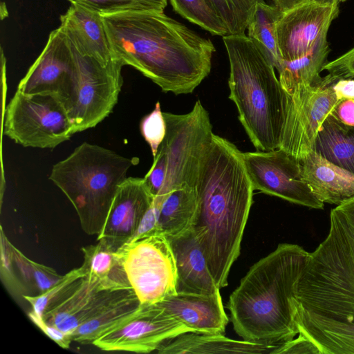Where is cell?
<instances>
[{
  "instance_id": "obj_20",
  "label": "cell",
  "mask_w": 354,
  "mask_h": 354,
  "mask_svg": "<svg viewBox=\"0 0 354 354\" xmlns=\"http://www.w3.org/2000/svg\"><path fill=\"white\" fill-rule=\"evenodd\" d=\"M156 304L194 333L224 334L229 322L220 290L209 295L177 292Z\"/></svg>"
},
{
  "instance_id": "obj_1",
  "label": "cell",
  "mask_w": 354,
  "mask_h": 354,
  "mask_svg": "<svg viewBox=\"0 0 354 354\" xmlns=\"http://www.w3.org/2000/svg\"><path fill=\"white\" fill-rule=\"evenodd\" d=\"M114 59L133 67L162 91L192 93L209 74L213 42L164 12L103 15Z\"/></svg>"
},
{
  "instance_id": "obj_36",
  "label": "cell",
  "mask_w": 354,
  "mask_h": 354,
  "mask_svg": "<svg viewBox=\"0 0 354 354\" xmlns=\"http://www.w3.org/2000/svg\"><path fill=\"white\" fill-rule=\"evenodd\" d=\"M11 243L4 234L3 228L1 227V277L8 290L15 294L23 296L25 295L24 290L21 286L15 272L12 252L10 248Z\"/></svg>"
},
{
  "instance_id": "obj_5",
  "label": "cell",
  "mask_w": 354,
  "mask_h": 354,
  "mask_svg": "<svg viewBox=\"0 0 354 354\" xmlns=\"http://www.w3.org/2000/svg\"><path fill=\"white\" fill-rule=\"evenodd\" d=\"M230 63L229 98L257 151L278 149L286 109V93L274 68L246 34L223 37Z\"/></svg>"
},
{
  "instance_id": "obj_29",
  "label": "cell",
  "mask_w": 354,
  "mask_h": 354,
  "mask_svg": "<svg viewBox=\"0 0 354 354\" xmlns=\"http://www.w3.org/2000/svg\"><path fill=\"white\" fill-rule=\"evenodd\" d=\"M141 304L132 288L102 311L80 324L71 335L73 342L93 344L133 313Z\"/></svg>"
},
{
  "instance_id": "obj_31",
  "label": "cell",
  "mask_w": 354,
  "mask_h": 354,
  "mask_svg": "<svg viewBox=\"0 0 354 354\" xmlns=\"http://www.w3.org/2000/svg\"><path fill=\"white\" fill-rule=\"evenodd\" d=\"M174 10L212 35L223 37L227 29L208 0H169Z\"/></svg>"
},
{
  "instance_id": "obj_42",
  "label": "cell",
  "mask_w": 354,
  "mask_h": 354,
  "mask_svg": "<svg viewBox=\"0 0 354 354\" xmlns=\"http://www.w3.org/2000/svg\"><path fill=\"white\" fill-rule=\"evenodd\" d=\"M274 5L277 6L282 12L291 8L304 0H272Z\"/></svg>"
},
{
  "instance_id": "obj_40",
  "label": "cell",
  "mask_w": 354,
  "mask_h": 354,
  "mask_svg": "<svg viewBox=\"0 0 354 354\" xmlns=\"http://www.w3.org/2000/svg\"><path fill=\"white\" fill-rule=\"evenodd\" d=\"M328 84L337 100H354V77L344 78L326 75Z\"/></svg>"
},
{
  "instance_id": "obj_43",
  "label": "cell",
  "mask_w": 354,
  "mask_h": 354,
  "mask_svg": "<svg viewBox=\"0 0 354 354\" xmlns=\"http://www.w3.org/2000/svg\"><path fill=\"white\" fill-rule=\"evenodd\" d=\"M317 2L320 4L328 5V6H339L341 2H344L346 0H310Z\"/></svg>"
},
{
  "instance_id": "obj_19",
  "label": "cell",
  "mask_w": 354,
  "mask_h": 354,
  "mask_svg": "<svg viewBox=\"0 0 354 354\" xmlns=\"http://www.w3.org/2000/svg\"><path fill=\"white\" fill-rule=\"evenodd\" d=\"M59 27L82 56L93 59L102 65H107L114 59L102 14L71 3L60 17Z\"/></svg>"
},
{
  "instance_id": "obj_27",
  "label": "cell",
  "mask_w": 354,
  "mask_h": 354,
  "mask_svg": "<svg viewBox=\"0 0 354 354\" xmlns=\"http://www.w3.org/2000/svg\"><path fill=\"white\" fill-rule=\"evenodd\" d=\"M81 248L84 256L82 266L86 276L99 281L104 290H118L131 288L122 260L100 241Z\"/></svg>"
},
{
  "instance_id": "obj_28",
  "label": "cell",
  "mask_w": 354,
  "mask_h": 354,
  "mask_svg": "<svg viewBox=\"0 0 354 354\" xmlns=\"http://www.w3.org/2000/svg\"><path fill=\"white\" fill-rule=\"evenodd\" d=\"M281 13L277 6L269 5L262 0L256 4L247 26V36L277 72L281 70L283 63L277 35V23Z\"/></svg>"
},
{
  "instance_id": "obj_22",
  "label": "cell",
  "mask_w": 354,
  "mask_h": 354,
  "mask_svg": "<svg viewBox=\"0 0 354 354\" xmlns=\"http://www.w3.org/2000/svg\"><path fill=\"white\" fill-rule=\"evenodd\" d=\"M300 162L305 181L320 201L339 205L354 198V175L313 150Z\"/></svg>"
},
{
  "instance_id": "obj_37",
  "label": "cell",
  "mask_w": 354,
  "mask_h": 354,
  "mask_svg": "<svg viewBox=\"0 0 354 354\" xmlns=\"http://www.w3.org/2000/svg\"><path fill=\"white\" fill-rule=\"evenodd\" d=\"M160 205L161 204L153 199L130 241L149 236L157 233H162L158 223Z\"/></svg>"
},
{
  "instance_id": "obj_16",
  "label": "cell",
  "mask_w": 354,
  "mask_h": 354,
  "mask_svg": "<svg viewBox=\"0 0 354 354\" xmlns=\"http://www.w3.org/2000/svg\"><path fill=\"white\" fill-rule=\"evenodd\" d=\"M75 71L73 48L59 26L49 34L43 50L20 80L17 90L26 93H66Z\"/></svg>"
},
{
  "instance_id": "obj_35",
  "label": "cell",
  "mask_w": 354,
  "mask_h": 354,
  "mask_svg": "<svg viewBox=\"0 0 354 354\" xmlns=\"http://www.w3.org/2000/svg\"><path fill=\"white\" fill-rule=\"evenodd\" d=\"M140 132L150 147L153 157L166 135V122L159 102L154 109L144 116L140 124Z\"/></svg>"
},
{
  "instance_id": "obj_13",
  "label": "cell",
  "mask_w": 354,
  "mask_h": 354,
  "mask_svg": "<svg viewBox=\"0 0 354 354\" xmlns=\"http://www.w3.org/2000/svg\"><path fill=\"white\" fill-rule=\"evenodd\" d=\"M189 332L194 331L158 304H141L93 344L105 351L151 353L165 342Z\"/></svg>"
},
{
  "instance_id": "obj_24",
  "label": "cell",
  "mask_w": 354,
  "mask_h": 354,
  "mask_svg": "<svg viewBox=\"0 0 354 354\" xmlns=\"http://www.w3.org/2000/svg\"><path fill=\"white\" fill-rule=\"evenodd\" d=\"M313 150L354 175V127L340 123L328 115L316 136Z\"/></svg>"
},
{
  "instance_id": "obj_6",
  "label": "cell",
  "mask_w": 354,
  "mask_h": 354,
  "mask_svg": "<svg viewBox=\"0 0 354 354\" xmlns=\"http://www.w3.org/2000/svg\"><path fill=\"white\" fill-rule=\"evenodd\" d=\"M134 163V158L84 142L53 165L49 178L74 207L84 232L97 236Z\"/></svg>"
},
{
  "instance_id": "obj_38",
  "label": "cell",
  "mask_w": 354,
  "mask_h": 354,
  "mask_svg": "<svg viewBox=\"0 0 354 354\" xmlns=\"http://www.w3.org/2000/svg\"><path fill=\"white\" fill-rule=\"evenodd\" d=\"M323 70L328 74L338 77H354V48L337 59L326 62Z\"/></svg>"
},
{
  "instance_id": "obj_8",
  "label": "cell",
  "mask_w": 354,
  "mask_h": 354,
  "mask_svg": "<svg viewBox=\"0 0 354 354\" xmlns=\"http://www.w3.org/2000/svg\"><path fill=\"white\" fill-rule=\"evenodd\" d=\"M3 133L25 147L54 149L75 134L61 96L17 89L6 107Z\"/></svg>"
},
{
  "instance_id": "obj_2",
  "label": "cell",
  "mask_w": 354,
  "mask_h": 354,
  "mask_svg": "<svg viewBox=\"0 0 354 354\" xmlns=\"http://www.w3.org/2000/svg\"><path fill=\"white\" fill-rule=\"evenodd\" d=\"M192 227L209 270L221 289L227 286L240 254L254 191L243 154L233 143L214 134L198 182Z\"/></svg>"
},
{
  "instance_id": "obj_30",
  "label": "cell",
  "mask_w": 354,
  "mask_h": 354,
  "mask_svg": "<svg viewBox=\"0 0 354 354\" xmlns=\"http://www.w3.org/2000/svg\"><path fill=\"white\" fill-rule=\"evenodd\" d=\"M16 274L24 288L25 295L37 296L44 293L63 277L51 267L37 263L10 244Z\"/></svg>"
},
{
  "instance_id": "obj_25",
  "label": "cell",
  "mask_w": 354,
  "mask_h": 354,
  "mask_svg": "<svg viewBox=\"0 0 354 354\" xmlns=\"http://www.w3.org/2000/svg\"><path fill=\"white\" fill-rule=\"evenodd\" d=\"M197 209L196 187L183 185L169 192L160 205L159 227L168 239L192 230Z\"/></svg>"
},
{
  "instance_id": "obj_34",
  "label": "cell",
  "mask_w": 354,
  "mask_h": 354,
  "mask_svg": "<svg viewBox=\"0 0 354 354\" xmlns=\"http://www.w3.org/2000/svg\"><path fill=\"white\" fill-rule=\"evenodd\" d=\"M102 15L129 11L164 12L167 0H68Z\"/></svg>"
},
{
  "instance_id": "obj_15",
  "label": "cell",
  "mask_w": 354,
  "mask_h": 354,
  "mask_svg": "<svg viewBox=\"0 0 354 354\" xmlns=\"http://www.w3.org/2000/svg\"><path fill=\"white\" fill-rule=\"evenodd\" d=\"M293 315L297 335L273 354H354V322L334 320L296 308Z\"/></svg>"
},
{
  "instance_id": "obj_3",
  "label": "cell",
  "mask_w": 354,
  "mask_h": 354,
  "mask_svg": "<svg viewBox=\"0 0 354 354\" xmlns=\"http://www.w3.org/2000/svg\"><path fill=\"white\" fill-rule=\"evenodd\" d=\"M309 257L299 245L281 243L241 279L226 307L243 340L281 346L297 335L292 299Z\"/></svg>"
},
{
  "instance_id": "obj_10",
  "label": "cell",
  "mask_w": 354,
  "mask_h": 354,
  "mask_svg": "<svg viewBox=\"0 0 354 354\" xmlns=\"http://www.w3.org/2000/svg\"><path fill=\"white\" fill-rule=\"evenodd\" d=\"M117 252L141 304H156L177 293L176 259L163 233L129 241Z\"/></svg>"
},
{
  "instance_id": "obj_21",
  "label": "cell",
  "mask_w": 354,
  "mask_h": 354,
  "mask_svg": "<svg viewBox=\"0 0 354 354\" xmlns=\"http://www.w3.org/2000/svg\"><path fill=\"white\" fill-rule=\"evenodd\" d=\"M169 239L176 263L177 292L209 295L220 290L193 230Z\"/></svg>"
},
{
  "instance_id": "obj_23",
  "label": "cell",
  "mask_w": 354,
  "mask_h": 354,
  "mask_svg": "<svg viewBox=\"0 0 354 354\" xmlns=\"http://www.w3.org/2000/svg\"><path fill=\"white\" fill-rule=\"evenodd\" d=\"M279 346L232 339L224 334L189 332L165 342L155 352L160 354H273Z\"/></svg>"
},
{
  "instance_id": "obj_4",
  "label": "cell",
  "mask_w": 354,
  "mask_h": 354,
  "mask_svg": "<svg viewBox=\"0 0 354 354\" xmlns=\"http://www.w3.org/2000/svg\"><path fill=\"white\" fill-rule=\"evenodd\" d=\"M292 305L318 316L354 322V198L330 211L328 234L310 252Z\"/></svg>"
},
{
  "instance_id": "obj_7",
  "label": "cell",
  "mask_w": 354,
  "mask_h": 354,
  "mask_svg": "<svg viewBox=\"0 0 354 354\" xmlns=\"http://www.w3.org/2000/svg\"><path fill=\"white\" fill-rule=\"evenodd\" d=\"M166 135L144 179L158 202L172 190L196 187L214 133L209 113L200 100L185 114L163 112Z\"/></svg>"
},
{
  "instance_id": "obj_17",
  "label": "cell",
  "mask_w": 354,
  "mask_h": 354,
  "mask_svg": "<svg viewBox=\"0 0 354 354\" xmlns=\"http://www.w3.org/2000/svg\"><path fill=\"white\" fill-rule=\"evenodd\" d=\"M153 198L144 178L127 177L118 187L97 241L119 250L131 241Z\"/></svg>"
},
{
  "instance_id": "obj_32",
  "label": "cell",
  "mask_w": 354,
  "mask_h": 354,
  "mask_svg": "<svg viewBox=\"0 0 354 354\" xmlns=\"http://www.w3.org/2000/svg\"><path fill=\"white\" fill-rule=\"evenodd\" d=\"M86 276L82 266L75 268L63 275L62 278L44 293L37 295H24L23 298L30 305L32 310L42 317L48 310L62 302L80 283Z\"/></svg>"
},
{
  "instance_id": "obj_39",
  "label": "cell",
  "mask_w": 354,
  "mask_h": 354,
  "mask_svg": "<svg viewBox=\"0 0 354 354\" xmlns=\"http://www.w3.org/2000/svg\"><path fill=\"white\" fill-rule=\"evenodd\" d=\"M30 320L39 328L48 337L53 340L62 348H68L73 341L71 335L63 332L58 328L47 324L42 317L37 315L32 311L28 314Z\"/></svg>"
},
{
  "instance_id": "obj_9",
  "label": "cell",
  "mask_w": 354,
  "mask_h": 354,
  "mask_svg": "<svg viewBox=\"0 0 354 354\" xmlns=\"http://www.w3.org/2000/svg\"><path fill=\"white\" fill-rule=\"evenodd\" d=\"M71 46L75 71L62 99L76 133L95 127L112 113L123 84L124 65L115 59L102 65Z\"/></svg>"
},
{
  "instance_id": "obj_11",
  "label": "cell",
  "mask_w": 354,
  "mask_h": 354,
  "mask_svg": "<svg viewBox=\"0 0 354 354\" xmlns=\"http://www.w3.org/2000/svg\"><path fill=\"white\" fill-rule=\"evenodd\" d=\"M286 97L279 148L301 160L313 150L322 124L339 100L326 76L315 84L286 93Z\"/></svg>"
},
{
  "instance_id": "obj_18",
  "label": "cell",
  "mask_w": 354,
  "mask_h": 354,
  "mask_svg": "<svg viewBox=\"0 0 354 354\" xmlns=\"http://www.w3.org/2000/svg\"><path fill=\"white\" fill-rule=\"evenodd\" d=\"M129 289L104 290L98 281L84 276L79 285L62 302L46 311L42 318L47 324L71 335L80 324L122 297Z\"/></svg>"
},
{
  "instance_id": "obj_41",
  "label": "cell",
  "mask_w": 354,
  "mask_h": 354,
  "mask_svg": "<svg viewBox=\"0 0 354 354\" xmlns=\"http://www.w3.org/2000/svg\"><path fill=\"white\" fill-rule=\"evenodd\" d=\"M330 116L345 125L354 127V100H341L330 111Z\"/></svg>"
},
{
  "instance_id": "obj_12",
  "label": "cell",
  "mask_w": 354,
  "mask_h": 354,
  "mask_svg": "<svg viewBox=\"0 0 354 354\" xmlns=\"http://www.w3.org/2000/svg\"><path fill=\"white\" fill-rule=\"evenodd\" d=\"M243 154L254 190L308 208L324 209V203L304 180L300 160L280 148Z\"/></svg>"
},
{
  "instance_id": "obj_14",
  "label": "cell",
  "mask_w": 354,
  "mask_h": 354,
  "mask_svg": "<svg viewBox=\"0 0 354 354\" xmlns=\"http://www.w3.org/2000/svg\"><path fill=\"white\" fill-rule=\"evenodd\" d=\"M339 6L304 0L282 12L277 23L278 45L283 60L308 53L325 34L338 15Z\"/></svg>"
},
{
  "instance_id": "obj_26",
  "label": "cell",
  "mask_w": 354,
  "mask_h": 354,
  "mask_svg": "<svg viewBox=\"0 0 354 354\" xmlns=\"http://www.w3.org/2000/svg\"><path fill=\"white\" fill-rule=\"evenodd\" d=\"M329 52L327 34H325L306 55L291 61L283 60L278 73L283 91L290 93L317 83L322 77L320 73L327 62Z\"/></svg>"
},
{
  "instance_id": "obj_33",
  "label": "cell",
  "mask_w": 354,
  "mask_h": 354,
  "mask_svg": "<svg viewBox=\"0 0 354 354\" xmlns=\"http://www.w3.org/2000/svg\"><path fill=\"white\" fill-rule=\"evenodd\" d=\"M225 24L228 34H245L256 4L262 0H208Z\"/></svg>"
}]
</instances>
